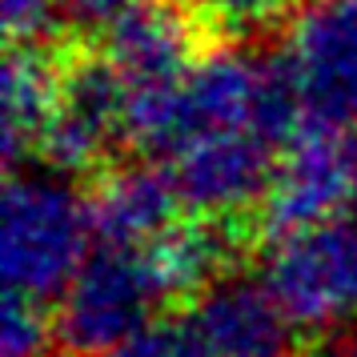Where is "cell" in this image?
<instances>
[{"instance_id": "6da1fadb", "label": "cell", "mask_w": 357, "mask_h": 357, "mask_svg": "<svg viewBox=\"0 0 357 357\" xmlns=\"http://www.w3.org/2000/svg\"><path fill=\"white\" fill-rule=\"evenodd\" d=\"M89 197L61 173H13L0 197V273L8 297L61 301L97 249Z\"/></svg>"}, {"instance_id": "7a4b0ae2", "label": "cell", "mask_w": 357, "mask_h": 357, "mask_svg": "<svg viewBox=\"0 0 357 357\" xmlns=\"http://www.w3.org/2000/svg\"><path fill=\"white\" fill-rule=\"evenodd\" d=\"M169 305L145 245H97L56 305V337L77 357H113Z\"/></svg>"}, {"instance_id": "3957f363", "label": "cell", "mask_w": 357, "mask_h": 357, "mask_svg": "<svg viewBox=\"0 0 357 357\" xmlns=\"http://www.w3.org/2000/svg\"><path fill=\"white\" fill-rule=\"evenodd\" d=\"M261 281L293 329L329 333L357 321V213L277 237Z\"/></svg>"}, {"instance_id": "277c9868", "label": "cell", "mask_w": 357, "mask_h": 357, "mask_svg": "<svg viewBox=\"0 0 357 357\" xmlns=\"http://www.w3.org/2000/svg\"><path fill=\"white\" fill-rule=\"evenodd\" d=\"M281 61L309 125L349 129L357 121V0H309L285 33Z\"/></svg>"}, {"instance_id": "5b68a950", "label": "cell", "mask_w": 357, "mask_h": 357, "mask_svg": "<svg viewBox=\"0 0 357 357\" xmlns=\"http://www.w3.org/2000/svg\"><path fill=\"white\" fill-rule=\"evenodd\" d=\"M281 149L285 145H277L269 132L229 129L185 141L161 165L197 217L225 221L265 201Z\"/></svg>"}, {"instance_id": "8992f818", "label": "cell", "mask_w": 357, "mask_h": 357, "mask_svg": "<svg viewBox=\"0 0 357 357\" xmlns=\"http://www.w3.org/2000/svg\"><path fill=\"white\" fill-rule=\"evenodd\" d=\"M121 137H129V97L109 61H84L65 68L61 105L52 113L40 157L52 173L77 177L109 161Z\"/></svg>"}, {"instance_id": "52a82bcc", "label": "cell", "mask_w": 357, "mask_h": 357, "mask_svg": "<svg viewBox=\"0 0 357 357\" xmlns=\"http://www.w3.org/2000/svg\"><path fill=\"white\" fill-rule=\"evenodd\" d=\"M349 197V161H345V129L329 125H301V132L281 149L269 181V193L261 201L265 225L277 237L297 229L321 225L341 217Z\"/></svg>"}, {"instance_id": "ba28073f", "label": "cell", "mask_w": 357, "mask_h": 357, "mask_svg": "<svg viewBox=\"0 0 357 357\" xmlns=\"http://www.w3.org/2000/svg\"><path fill=\"white\" fill-rule=\"evenodd\" d=\"M105 61L125 84L129 109L169 97L201 61L193 17L169 0H149L105 36Z\"/></svg>"}, {"instance_id": "9c48e42d", "label": "cell", "mask_w": 357, "mask_h": 357, "mask_svg": "<svg viewBox=\"0 0 357 357\" xmlns=\"http://www.w3.org/2000/svg\"><path fill=\"white\" fill-rule=\"evenodd\" d=\"M189 321L217 357H289L293 329L261 277L225 273L193 297Z\"/></svg>"}, {"instance_id": "30bf717a", "label": "cell", "mask_w": 357, "mask_h": 357, "mask_svg": "<svg viewBox=\"0 0 357 357\" xmlns=\"http://www.w3.org/2000/svg\"><path fill=\"white\" fill-rule=\"evenodd\" d=\"M181 193L165 165L141 161L105 173L89 197L97 245H149L181 221Z\"/></svg>"}, {"instance_id": "8fae6325", "label": "cell", "mask_w": 357, "mask_h": 357, "mask_svg": "<svg viewBox=\"0 0 357 357\" xmlns=\"http://www.w3.org/2000/svg\"><path fill=\"white\" fill-rule=\"evenodd\" d=\"M65 68L40 45H13L0 68V145L8 165L40 153L45 129L61 105Z\"/></svg>"}, {"instance_id": "7c38bea8", "label": "cell", "mask_w": 357, "mask_h": 357, "mask_svg": "<svg viewBox=\"0 0 357 357\" xmlns=\"http://www.w3.org/2000/svg\"><path fill=\"white\" fill-rule=\"evenodd\" d=\"M56 337V321L40 301L29 297H8L4 293V309H0V357H45L49 341Z\"/></svg>"}, {"instance_id": "4fadbf2b", "label": "cell", "mask_w": 357, "mask_h": 357, "mask_svg": "<svg viewBox=\"0 0 357 357\" xmlns=\"http://www.w3.org/2000/svg\"><path fill=\"white\" fill-rule=\"evenodd\" d=\"M113 357H217V354L201 341L193 321L181 317V321H153L141 337H132Z\"/></svg>"}, {"instance_id": "5bb4252c", "label": "cell", "mask_w": 357, "mask_h": 357, "mask_svg": "<svg viewBox=\"0 0 357 357\" xmlns=\"http://www.w3.org/2000/svg\"><path fill=\"white\" fill-rule=\"evenodd\" d=\"M197 8L221 29L233 33H261L285 17L289 0H197Z\"/></svg>"}, {"instance_id": "9a60e30c", "label": "cell", "mask_w": 357, "mask_h": 357, "mask_svg": "<svg viewBox=\"0 0 357 357\" xmlns=\"http://www.w3.org/2000/svg\"><path fill=\"white\" fill-rule=\"evenodd\" d=\"M149 0H65V20L77 33L109 36L121 20H129Z\"/></svg>"}, {"instance_id": "2e32d148", "label": "cell", "mask_w": 357, "mask_h": 357, "mask_svg": "<svg viewBox=\"0 0 357 357\" xmlns=\"http://www.w3.org/2000/svg\"><path fill=\"white\" fill-rule=\"evenodd\" d=\"M56 13H65V0H0V17L13 45H36V36L49 29Z\"/></svg>"}, {"instance_id": "e0dca14e", "label": "cell", "mask_w": 357, "mask_h": 357, "mask_svg": "<svg viewBox=\"0 0 357 357\" xmlns=\"http://www.w3.org/2000/svg\"><path fill=\"white\" fill-rule=\"evenodd\" d=\"M345 161H349V197L357 209V121L345 129Z\"/></svg>"}, {"instance_id": "ac0fdd59", "label": "cell", "mask_w": 357, "mask_h": 357, "mask_svg": "<svg viewBox=\"0 0 357 357\" xmlns=\"http://www.w3.org/2000/svg\"><path fill=\"white\" fill-rule=\"evenodd\" d=\"M313 357H357V345H341V349H321Z\"/></svg>"}]
</instances>
